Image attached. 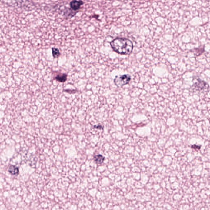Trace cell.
<instances>
[{"mask_svg": "<svg viewBox=\"0 0 210 210\" xmlns=\"http://www.w3.org/2000/svg\"><path fill=\"white\" fill-rule=\"evenodd\" d=\"M94 128H96V129H97L98 130H102L103 129L104 127L102 125H95L94 126Z\"/></svg>", "mask_w": 210, "mask_h": 210, "instance_id": "11", "label": "cell"}, {"mask_svg": "<svg viewBox=\"0 0 210 210\" xmlns=\"http://www.w3.org/2000/svg\"><path fill=\"white\" fill-rule=\"evenodd\" d=\"M208 85L206 82L201 80H197L195 83L193 85V86L195 88L198 90H205L207 88Z\"/></svg>", "mask_w": 210, "mask_h": 210, "instance_id": "4", "label": "cell"}, {"mask_svg": "<svg viewBox=\"0 0 210 210\" xmlns=\"http://www.w3.org/2000/svg\"><path fill=\"white\" fill-rule=\"evenodd\" d=\"M201 146H198L196 145H192L191 146V148L196 150H199L201 148Z\"/></svg>", "mask_w": 210, "mask_h": 210, "instance_id": "10", "label": "cell"}, {"mask_svg": "<svg viewBox=\"0 0 210 210\" xmlns=\"http://www.w3.org/2000/svg\"><path fill=\"white\" fill-rule=\"evenodd\" d=\"M111 48L116 53L121 55H129L133 52V45L129 39L117 38L110 42Z\"/></svg>", "mask_w": 210, "mask_h": 210, "instance_id": "1", "label": "cell"}, {"mask_svg": "<svg viewBox=\"0 0 210 210\" xmlns=\"http://www.w3.org/2000/svg\"><path fill=\"white\" fill-rule=\"evenodd\" d=\"M64 11V15L67 18H72L78 12L74 11L70 8H65Z\"/></svg>", "mask_w": 210, "mask_h": 210, "instance_id": "5", "label": "cell"}, {"mask_svg": "<svg viewBox=\"0 0 210 210\" xmlns=\"http://www.w3.org/2000/svg\"><path fill=\"white\" fill-rule=\"evenodd\" d=\"M84 4V2L82 1H72L69 3L71 9L74 11L78 12V10L81 9V6Z\"/></svg>", "mask_w": 210, "mask_h": 210, "instance_id": "3", "label": "cell"}, {"mask_svg": "<svg viewBox=\"0 0 210 210\" xmlns=\"http://www.w3.org/2000/svg\"><path fill=\"white\" fill-rule=\"evenodd\" d=\"M67 75L65 73H59L55 77V80L60 83H64L67 81Z\"/></svg>", "mask_w": 210, "mask_h": 210, "instance_id": "6", "label": "cell"}, {"mask_svg": "<svg viewBox=\"0 0 210 210\" xmlns=\"http://www.w3.org/2000/svg\"><path fill=\"white\" fill-rule=\"evenodd\" d=\"M105 157L101 154H98L95 155L94 156L93 159L94 161L97 163V164H102L104 162L105 160Z\"/></svg>", "mask_w": 210, "mask_h": 210, "instance_id": "7", "label": "cell"}, {"mask_svg": "<svg viewBox=\"0 0 210 210\" xmlns=\"http://www.w3.org/2000/svg\"><path fill=\"white\" fill-rule=\"evenodd\" d=\"M52 55L54 58H59L60 56V53L59 50L57 48L53 47L52 48Z\"/></svg>", "mask_w": 210, "mask_h": 210, "instance_id": "9", "label": "cell"}, {"mask_svg": "<svg viewBox=\"0 0 210 210\" xmlns=\"http://www.w3.org/2000/svg\"><path fill=\"white\" fill-rule=\"evenodd\" d=\"M131 80V76L129 74L119 75L115 76L114 79V83L118 88H122L128 84Z\"/></svg>", "mask_w": 210, "mask_h": 210, "instance_id": "2", "label": "cell"}, {"mask_svg": "<svg viewBox=\"0 0 210 210\" xmlns=\"http://www.w3.org/2000/svg\"><path fill=\"white\" fill-rule=\"evenodd\" d=\"M8 172L12 175H18L19 173L18 168L15 165H10L9 167Z\"/></svg>", "mask_w": 210, "mask_h": 210, "instance_id": "8", "label": "cell"}]
</instances>
